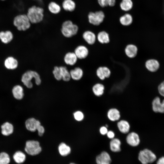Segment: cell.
<instances>
[{"instance_id": "d590c367", "label": "cell", "mask_w": 164, "mask_h": 164, "mask_svg": "<svg viewBox=\"0 0 164 164\" xmlns=\"http://www.w3.org/2000/svg\"><path fill=\"white\" fill-rule=\"evenodd\" d=\"M10 161L9 155L6 152L0 153V164H8Z\"/></svg>"}, {"instance_id": "7bdbcfd3", "label": "cell", "mask_w": 164, "mask_h": 164, "mask_svg": "<svg viewBox=\"0 0 164 164\" xmlns=\"http://www.w3.org/2000/svg\"><path fill=\"white\" fill-rule=\"evenodd\" d=\"M156 164H164V156L161 157L158 159Z\"/></svg>"}, {"instance_id": "d6a6232c", "label": "cell", "mask_w": 164, "mask_h": 164, "mask_svg": "<svg viewBox=\"0 0 164 164\" xmlns=\"http://www.w3.org/2000/svg\"><path fill=\"white\" fill-rule=\"evenodd\" d=\"M60 67V76L62 80L64 81H69L71 79L70 71L68 70L66 67L63 66Z\"/></svg>"}, {"instance_id": "f546056e", "label": "cell", "mask_w": 164, "mask_h": 164, "mask_svg": "<svg viewBox=\"0 0 164 164\" xmlns=\"http://www.w3.org/2000/svg\"><path fill=\"white\" fill-rule=\"evenodd\" d=\"M59 152L62 156L68 155L71 152V148L69 146L63 142L61 143L58 147Z\"/></svg>"}, {"instance_id": "bcb514c9", "label": "cell", "mask_w": 164, "mask_h": 164, "mask_svg": "<svg viewBox=\"0 0 164 164\" xmlns=\"http://www.w3.org/2000/svg\"></svg>"}, {"instance_id": "d6986e66", "label": "cell", "mask_w": 164, "mask_h": 164, "mask_svg": "<svg viewBox=\"0 0 164 164\" xmlns=\"http://www.w3.org/2000/svg\"><path fill=\"white\" fill-rule=\"evenodd\" d=\"M5 67L9 70H14L18 66V62L17 60L12 56H10L7 57L4 61Z\"/></svg>"}, {"instance_id": "7c38bea8", "label": "cell", "mask_w": 164, "mask_h": 164, "mask_svg": "<svg viewBox=\"0 0 164 164\" xmlns=\"http://www.w3.org/2000/svg\"><path fill=\"white\" fill-rule=\"evenodd\" d=\"M1 133L4 136L12 135L14 131V127L12 124L8 121L3 123L1 126Z\"/></svg>"}, {"instance_id": "9a60e30c", "label": "cell", "mask_w": 164, "mask_h": 164, "mask_svg": "<svg viewBox=\"0 0 164 164\" xmlns=\"http://www.w3.org/2000/svg\"><path fill=\"white\" fill-rule=\"evenodd\" d=\"M117 125L118 130L121 133L127 134L129 133L130 125L129 122L127 120H121L118 121Z\"/></svg>"}, {"instance_id": "ffe728a7", "label": "cell", "mask_w": 164, "mask_h": 164, "mask_svg": "<svg viewBox=\"0 0 164 164\" xmlns=\"http://www.w3.org/2000/svg\"><path fill=\"white\" fill-rule=\"evenodd\" d=\"M159 63L156 60L151 59L146 61L145 66L147 69L151 72H155L157 71L159 67Z\"/></svg>"}, {"instance_id": "ab89813d", "label": "cell", "mask_w": 164, "mask_h": 164, "mask_svg": "<svg viewBox=\"0 0 164 164\" xmlns=\"http://www.w3.org/2000/svg\"><path fill=\"white\" fill-rule=\"evenodd\" d=\"M158 90L159 94L164 97V81L158 86Z\"/></svg>"}, {"instance_id": "e575fe53", "label": "cell", "mask_w": 164, "mask_h": 164, "mask_svg": "<svg viewBox=\"0 0 164 164\" xmlns=\"http://www.w3.org/2000/svg\"><path fill=\"white\" fill-rule=\"evenodd\" d=\"M99 5L102 7L109 6H114L116 3V0H97Z\"/></svg>"}, {"instance_id": "6da1fadb", "label": "cell", "mask_w": 164, "mask_h": 164, "mask_svg": "<svg viewBox=\"0 0 164 164\" xmlns=\"http://www.w3.org/2000/svg\"><path fill=\"white\" fill-rule=\"evenodd\" d=\"M26 14L31 24L39 23L44 19V9L41 6L33 5L28 9Z\"/></svg>"}, {"instance_id": "ac0fdd59", "label": "cell", "mask_w": 164, "mask_h": 164, "mask_svg": "<svg viewBox=\"0 0 164 164\" xmlns=\"http://www.w3.org/2000/svg\"><path fill=\"white\" fill-rule=\"evenodd\" d=\"M138 51L137 47L133 44L128 45L125 49V54L128 57L131 58H134L136 56Z\"/></svg>"}, {"instance_id": "b9f144b4", "label": "cell", "mask_w": 164, "mask_h": 164, "mask_svg": "<svg viewBox=\"0 0 164 164\" xmlns=\"http://www.w3.org/2000/svg\"><path fill=\"white\" fill-rule=\"evenodd\" d=\"M106 135L108 138L111 139L115 138V134L113 131L108 130Z\"/></svg>"}, {"instance_id": "cb8c5ba5", "label": "cell", "mask_w": 164, "mask_h": 164, "mask_svg": "<svg viewBox=\"0 0 164 164\" xmlns=\"http://www.w3.org/2000/svg\"><path fill=\"white\" fill-rule=\"evenodd\" d=\"M13 37L12 32L9 30L0 32V39L4 44L10 43L13 39Z\"/></svg>"}, {"instance_id": "7a4b0ae2", "label": "cell", "mask_w": 164, "mask_h": 164, "mask_svg": "<svg viewBox=\"0 0 164 164\" xmlns=\"http://www.w3.org/2000/svg\"><path fill=\"white\" fill-rule=\"evenodd\" d=\"M34 79L36 84L39 85L41 83V80L39 74L36 71L28 70L22 75L21 80L23 84L29 89L32 87L33 84L32 81Z\"/></svg>"}, {"instance_id": "ee69618b", "label": "cell", "mask_w": 164, "mask_h": 164, "mask_svg": "<svg viewBox=\"0 0 164 164\" xmlns=\"http://www.w3.org/2000/svg\"><path fill=\"white\" fill-rule=\"evenodd\" d=\"M70 164H76L74 163H70Z\"/></svg>"}, {"instance_id": "603a6c76", "label": "cell", "mask_w": 164, "mask_h": 164, "mask_svg": "<svg viewBox=\"0 0 164 164\" xmlns=\"http://www.w3.org/2000/svg\"><path fill=\"white\" fill-rule=\"evenodd\" d=\"M78 58L74 52H69L66 54L64 61L67 65L73 66L77 63Z\"/></svg>"}, {"instance_id": "f35d334b", "label": "cell", "mask_w": 164, "mask_h": 164, "mask_svg": "<svg viewBox=\"0 0 164 164\" xmlns=\"http://www.w3.org/2000/svg\"><path fill=\"white\" fill-rule=\"evenodd\" d=\"M74 117L76 120L78 121H82L84 118V114L81 111H77L73 114Z\"/></svg>"}, {"instance_id": "ba28073f", "label": "cell", "mask_w": 164, "mask_h": 164, "mask_svg": "<svg viewBox=\"0 0 164 164\" xmlns=\"http://www.w3.org/2000/svg\"><path fill=\"white\" fill-rule=\"evenodd\" d=\"M126 140L128 145L134 147L138 146L140 142L139 135L136 132H134L128 133Z\"/></svg>"}, {"instance_id": "9c48e42d", "label": "cell", "mask_w": 164, "mask_h": 164, "mask_svg": "<svg viewBox=\"0 0 164 164\" xmlns=\"http://www.w3.org/2000/svg\"><path fill=\"white\" fill-rule=\"evenodd\" d=\"M152 106L154 112L164 113V99L161 101L159 97H155L152 101Z\"/></svg>"}, {"instance_id": "8d00e7d4", "label": "cell", "mask_w": 164, "mask_h": 164, "mask_svg": "<svg viewBox=\"0 0 164 164\" xmlns=\"http://www.w3.org/2000/svg\"><path fill=\"white\" fill-rule=\"evenodd\" d=\"M53 73L55 78L57 80H62L60 76V66H56L54 67L53 71Z\"/></svg>"}, {"instance_id": "8992f818", "label": "cell", "mask_w": 164, "mask_h": 164, "mask_svg": "<svg viewBox=\"0 0 164 164\" xmlns=\"http://www.w3.org/2000/svg\"><path fill=\"white\" fill-rule=\"evenodd\" d=\"M25 150L29 155H35L39 154L41 152L42 148L39 143L38 141L29 140L26 142Z\"/></svg>"}, {"instance_id": "f1b7e54d", "label": "cell", "mask_w": 164, "mask_h": 164, "mask_svg": "<svg viewBox=\"0 0 164 164\" xmlns=\"http://www.w3.org/2000/svg\"><path fill=\"white\" fill-rule=\"evenodd\" d=\"M105 89L103 84L100 83H96L92 87V90L94 94L97 97H100L104 93Z\"/></svg>"}, {"instance_id": "2e32d148", "label": "cell", "mask_w": 164, "mask_h": 164, "mask_svg": "<svg viewBox=\"0 0 164 164\" xmlns=\"http://www.w3.org/2000/svg\"><path fill=\"white\" fill-rule=\"evenodd\" d=\"M107 116L108 119L112 121H115L119 120L121 114L118 109L112 108L109 109L107 113Z\"/></svg>"}, {"instance_id": "5b68a950", "label": "cell", "mask_w": 164, "mask_h": 164, "mask_svg": "<svg viewBox=\"0 0 164 164\" xmlns=\"http://www.w3.org/2000/svg\"><path fill=\"white\" fill-rule=\"evenodd\" d=\"M138 158L142 164H149L154 162L156 160L157 157L152 151L145 149L139 152Z\"/></svg>"}, {"instance_id": "7402d4cb", "label": "cell", "mask_w": 164, "mask_h": 164, "mask_svg": "<svg viewBox=\"0 0 164 164\" xmlns=\"http://www.w3.org/2000/svg\"><path fill=\"white\" fill-rule=\"evenodd\" d=\"M82 37L84 40L88 44L90 45L94 44L96 40L95 34L90 30L84 31L82 34Z\"/></svg>"}, {"instance_id": "30bf717a", "label": "cell", "mask_w": 164, "mask_h": 164, "mask_svg": "<svg viewBox=\"0 0 164 164\" xmlns=\"http://www.w3.org/2000/svg\"><path fill=\"white\" fill-rule=\"evenodd\" d=\"M97 164H110L111 159L109 154L106 151H103L96 158Z\"/></svg>"}, {"instance_id": "4fadbf2b", "label": "cell", "mask_w": 164, "mask_h": 164, "mask_svg": "<svg viewBox=\"0 0 164 164\" xmlns=\"http://www.w3.org/2000/svg\"><path fill=\"white\" fill-rule=\"evenodd\" d=\"M98 77L101 80H103L106 78L110 77L111 72L110 70L107 67L101 66L99 67L96 72Z\"/></svg>"}, {"instance_id": "60d3db41", "label": "cell", "mask_w": 164, "mask_h": 164, "mask_svg": "<svg viewBox=\"0 0 164 164\" xmlns=\"http://www.w3.org/2000/svg\"><path fill=\"white\" fill-rule=\"evenodd\" d=\"M108 128L105 126L101 127L99 129V132L101 135H106L108 131Z\"/></svg>"}, {"instance_id": "74e56055", "label": "cell", "mask_w": 164, "mask_h": 164, "mask_svg": "<svg viewBox=\"0 0 164 164\" xmlns=\"http://www.w3.org/2000/svg\"><path fill=\"white\" fill-rule=\"evenodd\" d=\"M36 130L37 131L39 135L42 136L45 132V129L43 126L41 125L40 122L37 120Z\"/></svg>"}, {"instance_id": "83f0119b", "label": "cell", "mask_w": 164, "mask_h": 164, "mask_svg": "<svg viewBox=\"0 0 164 164\" xmlns=\"http://www.w3.org/2000/svg\"><path fill=\"white\" fill-rule=\"evenodd\" d=\"M120 23L122 25L128 26L131 25L132 23L133 18L131 14L126 13L121 16L119 19Z\"/></svg>"}, {"instance_id": "1f68e13d", "label": "cell", "mask_w": 164, "mask_h": 164, "mask_svg": "<svg viewBox=\"0 0 164 164\" xmlns=\"http://www.w3.org/2000/svg\"><path fill=\"white\" fill-rule=\"evenodd\" d=\"M133 5L132 0H122L120 4V7L122 10L127 12L131 10Z\"/></svg>"}, {"instance_id": "277c9868", "label": "cell", "mask_w": 164, "mask_h": 164, "mask_svg": "<svg viewBox=\"0 0 164 164\" xmlns=\"http://www.w3.org/2000/svg\"><path fill=\"white\" fill-rule=\"evenodd\" d=\"M13 24L19 31H25L31 27V23L26 14H20L14 18Z\"/></svg>"}, {"instance_id": "8fae6325", "label": "cell", "mask_w": 164, "mask_h": 164, "mask_svg": "<svg viewBox=\"0 0 164 164\" xmlns=\"http://www.w3.org/2000/svg\"><path fill=\"white\" fill-rule=\"evenodd\" d=\"M74 52L78 59H83L87 56L89 54V50L86 46L81 45L77 46L75 49Z\"/></svg>"}, {"instance_id": "44dd1931", "label": "cell", "mask_w": 164, "mask_h": 164, "mask_svg": "<svg viewBox=\"0 0 164 164\" xmlns=\"http://www.w3.org/2000/svg\"><path fill=\"white\" fill-rule=\"evenodd\" d=\"M47 9L51 14L54 15L59 14L61 11L60 5L54 1H51L47 5Z\"/></svg>"}, {"instance_id": "f6af8a7d", "label": "cell", "mask_w": 164, "mask_h": 164, "mask_svg": "<svg viewBox=\"0 0 164 164\" xmlns=\"http://www.w3.org/2000/svg\"><path fill=\"white\" fill-rule=\"evenodd\" d=\"M0 0L2 1H5V0Z\"/></svg>"}, {"instance_id": "52a82bcc", "label": "cell", "mask_w": 164, "mask_h": 164, "mask_svg": "<svg viewBox=\"0 0 164 164\" xmlns=\"http://www.w3.org/2000/svg\"><path fill=\"white\" fill-rule=\"evenodd\" d=\"M105 18L104 12L102 11L90 12L87 15L88 21L93 25L97 26L104 21Z\"/></svg>"}, {"instance_id": "836d02e7", "label": "cell", "mask_w": 164, "mask_h": 164, "mask_svg": "<svg viewBox=\"0 0 164 164\" xmlns=\"http://www.w3.org/2000/svg\"><path fill=\"white\" fill-rule=\"evenodd\" d=\"M13 158L14 161L18 163H21L25 160L26 156L25 154L21 151L16 152L13 155Z\"/></svg>"}, {"instance_id": "4316f807", "label": "cell", "mask_w": 164, "mask_h": 164, "mask_svg": "<svg viewBox=\"0 0 164 164\" xmlns=\"http://www.w3.org/2000/svg\"><path fill=\"white\" fill-rule=\"evenodd\" d=\"M37 120L33 118H29L25 121V126L26 129L31 132H35L36 130Z\"/></svg>"}, {"instance_id": "5bb4252c", "label": "cell", "mask_w": 164, "mask_h": 164, "mask_svg": "<svg viewBox=\"0 0 164 164\" xmlns=\"http://www.w3.org/2000/svg\"><path fill=\"white\" fill-rule=\"evenodd\" d=\"M61 6L64 11L69 12L75 11L77 7L76 3L73 0H63Z\"/></svg>"}, {"instance_id": "e0dca14e", "label": "cell", "mask_w": 164, "mask_h": 164, "mask_svg": "<svg viewBox=\"0 0 164 164\" xmlns=\"http://www.w3.org/2000/svg\"><path fill=\"white\" fill-rule=\"evenodd\" d=\"M12 93L13 97L16 100H22L24 96V90L19 85L14 86L12 89Z\"/></svg>"}, {"instance_id": "484cf974", "label": "cell", "mask_w": 164, "mask_h": 164, "mask_svg": "<svg viewBox=\"0 0 164 164\" xmlns=\"http://www.w3.org/2000/svg\"><path fill=\"white\" fill-rule=\"evenodd\" d=\"M71 78L75 80H80L83 76L82 69L79 67H75L70 71Z\"/></svg>"}, {"instance_id": "3957f363", "label": "cell", "mask_w": 164, "mask_h": 164, "mask_svg": "<svg viewBox=\"0 0 164 164\" xmlns=\"http://www.w3.org/2000/svg\"><path fill=\"white\" fill-rule=\"evenodd\" d=\"M79 27L70 20L64 21L62 23L60 29L62 35L67 38H71L76 35L78 31Z\"/></svg>"}, {"instance_id": "4dcf8cb0", "label": "cell", "mask_w": 164, "mask_h": 164, "mask_svg": "<svg viewBox=\"0 0 164 164\" xmlns=\"http://www.w3.org/2000/svg\"><path fill=\"white\" fill-rule=\"evenodd\" d=\"M97 38L99 42L102 44H107L110 42L109 35L104 31L99 32L98 33Z\"/></svg>"}, {"instance_id": "d4e9b609", "label": "cell", "mask_w": 164, "mask_h": 164, "mask_svg": "<svg viewBox=\"0 0 164 164\" xmlns=\"http://www.w3.org/2000/svg\"><path fill=\"white\" fill-rule=\"evenodd\" d=\"M121 142L118 138H114L111 139L109 146L111 151L114 152H119L121 151Z\"/></svg>"}]
</instances>
